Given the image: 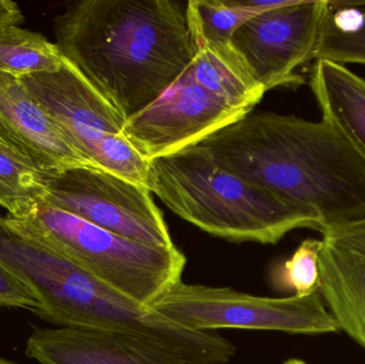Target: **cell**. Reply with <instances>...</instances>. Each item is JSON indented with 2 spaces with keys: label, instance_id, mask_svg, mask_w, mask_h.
Listing matches in <instances>:
<instances>
[{
  "label": "cell",
  "instance_id": "obj_1",
  "mask_svg": "<svg viewBox=\"0 0 365 364\" xmlns=\"http://www.w3.org/2000/svg\"><path fill=\"white\" fill-rule=\"evenodd\" d=\"M60 53L125 122L153 104L197 51L187 2L81 0L53 21Z\"/></svg>",
  "mask_w": 365,
  "mask_h": 364
},
{
  "label": "cell",
  "instance_id": "obj_2",
  "mask_svg": "<svg viewBox=\"0 0 365 364\" xmlns=\"http://www.w3.org/2000/svg\"><path fill=\"white\" fill-rule=\"evenodd\" d=\"M197 145L325 230L365 218V160L324 120L250 113Z\"/></svg>",
  "mask_w": 365,
  "mask_h": 364
},
{
  "label": "cell",
  "instance_id": "obj_3",
  "mask_svg": "<svg viewBox=\"0 0 365 364\" xmlns=\"http://www.w3.org/2000/svg\"><path fill=\"white\" fill-rule=\"evenodd\" d=\"M147 187L182 219L235 243L274 245L295 229L325 230L317 216L221 168L200 145L150 160Z\"/></svg>",
  "mask_w": 365,
  "mask_h": 364
},
{
  "label": "cell",
  "instance_id": "obj_4",
  "mask_svg": "<svg viewBox=\"0 0 365 364\" xmlns=\"http://www.w3.org/2000/svg\"><path fill=\"white\" fill-rule=\"evenodd\" d=\"M6 219L15 230L145 307L179 284L186 266V256L175 245H145L51 205H40L24 219Z\"/></svg>",
  "mask_w": 365,
  "mask_h": 364
},
{
  "label": "cell",
  "instance_id": "obj_5",
  "mask_svg": "<svg viewBox=\"0 0 365 364\" xmlns=\"http://www.w3.org/2000/svg\"><path fill=\"white\" fill-rule=\"evenodd\" d=\"M21 80L91 164L147 187L149 162L126 139L125 120L68 60L57 72L40 73Z\"/></svg>",
  "mask_w": 365,
  "mask_h": 364
},
{
  "label": "cell",
  "instance_id": "obj_6",
  "mask_svg": "<svg viewBox=\"0 0 365 364\" xmlns=\"http://www.w3.org/2000/svg\"><path fill=\"white\" fill-rule=\"evenodd\" d=\"M150 308L168 320L197 331L217 329L281 331L324 335L340 331L319 291L307 296L270 298L230 288L181 281Z\"/></svg>",
  "mask_w": 365,
  "mask_h": 364
},
{
  "label": "cell",
  "instance_id": "obj_7",
  "mask_svg": "<svg viewBox=\"0 0 365 364\" xmlns=\"http://www.w3.org/2000/svg\"><path fill=\"white\" fill-rule=\"evenodd\" d=\"M45 204L145 245L173 247L162 212L145 186L94 167L44 175Z\"/></svg>",
  "mask_w": 365,
  "mask_h": 364
},
{
  "label": "cell",
  "instance_id": "obj_8",
  "mask_svg": "<svg viewBox=\"0 0 365 364\" xmlns=\"http://www.w3.org/2000/svg\"><path fill=\"white\" fill-rule=\"evenodd\" d=\"M329 10V1L289 0L242 24L232 36L230 47L264 91L300 85L304 79L296 70L314 60Z\"/></svg>",
  "mask_w": 365,
  "mask_h": 364
},
{
  "label": "cell",
  "instance_id": "obj_9",
  "mask_svg": "<svg viewBox=\"0 0 365 364\" xmlns=\"http://www.w3.org/2000/svg\"><path fill=\"white\" fill-rule=\"evenodd\" d=\"M250 113L197 83L188 66L158 100L125 122L123 132L150 162L197 145Z\"/></svg>",
  "mask_w": 365,
  "mask_h": 364
},
{
  "label": "cell",
  "instance_id": "obj_10",
  "mask_svg": "<svg viewBox=\"0 0 365 364\" xmlns=\"http://www.w3.org/2000/svg\"><path fill=\"white\" fill-rule=\"evenodd\" d=\"M319 293L344 331L365 350V218L324 231Z\"/></svg>",
  "mask_w": 365,
  "mask_h": 364
},
{
  "label": "cell",
  "instance_id": "obj_11",
  "mask_svg": "<svg viewBox=\"0 0 365 364\" xmlns=\"http://www.w3.org/2000/svg\"><path fill=\"white\" fill-rule=\"evenodd\" d=\"M0 136L44 175L78 167L98 168L70 142L23 80L4 72H0Z\"/></svg>",
  "mask_w": 365,
  "mask_h": 364
},
{
  "label": "cell",
  "instance_id": "obj_12",
  "mask_svg": "<svg viewBox=\"0 0 365 364\" xmlns=\"http://www.w3.org/2000/svg\"><path fill=\"white\" fill-rule=\"evenodd\" d=\"M26 355L41 364H187L177 355L121 333L87 329H36Z\"/></svg>",
  "mask_w": 365,
  "mask_h": 364
},
{
  "label": "cell",
  "instance_id": "obj_13",
  "mask_svg": "<svg viewBox=\"0 0 365 364\" xmlns=\"http://www.w3.org/2000/svg\"><path fill=\"white\" fill-rule=\"evenodd\" d=\"M311 89L324 121L332 126L365 160V80L342 64L317 60Z\"/></svg>",
  "mask_w": 365,
  "mask_h": 364
},
{
  "label": "cell",
  "instance_id": "obj_14",
  "mask_svg": "<svg viewBox=\"0 0 365 364\" xmlns=\"http://www.w3.org/2000/svg\"><path fill=\"white\" fill-rule=\"evenodd\" d=\"M195 81L233 106L252 110L264 91L229 49L197 48L189 66Z\"/></svg>",
  "mask_w": 365,
  "mask_h": 364
},
{
  "label": "cell",
  "instance_id": "obj_15",
  "mask_svg": "<svg viewBox=\"0 0 365 364\" xmlns=\"http://www.w3.org/2000/svg\"><path fill=\"white\" fill-rule=\"evenodd\" d=\"M48 198L44 175L0 136V207L24 219Z\"/></svg>",
  "mask_w": 365,
  "mask_h": 364
},
{
  "label": "cell",
  "instance_id": "obj_16",
  "mask_svg": "<svg viewBox=\"0 0 365 364\" xmlns=\"http://www.w3.org/2000/svg\"><path fill=\"white\" fill-rule=\"evenodd\" d=\"M314 60L365 64V1H329Z\"/></svg>",
  "mask_w": 365,
  "mask_h": 364
},
{
  "label": "cell",
  "instance_id": "obj_17",
  "mask_svg": "<svg viewBox=\"0 0 365 364\" xmlns=\"http://www.w3.org/2000/svg\"><path fill=\"white\" fill-rule=\"evenodd\" d=\"M64 60L57 45L42 34L17 26L0 28V72L23 79L57 72Z\"/></svg>",
  "mask_w": 365,
  "mask_h": 364
},
{
  "label": "cell",
  "instance_id": "obj_18",
  "mask_svg": "<svg viewBox=\"0 0 365 364\" xmlns=\"http://www.w3.org/2000/svg\"><path fill=\"white\" fill-rule=\"evenodd\" d=\"M257 16L237 0H190L187 2L189 29L197 48H230L234 32Z\"/></svg>",
  "mask_w": 365,
  "mask_h": 364
},
{
  "label": "cell",
  "instance_id": "obj_19",
  "mask_svg": "<svg viewBox=\"0 0 365 364\" xmlns=\"http://www.w3.org/2000/svg\"><path fill=\"white\" fill-rule=\"evenodd\" d=\"M322 241H302L291 259L272 271V279L277 288L294 291L298 296H307L319 291V254Z\"/></svg>",
  "mask_w": 365,
  "mask_h": 364
},
{
  "label": "cell",
  "instance_id": "obj_20",
  "mask_svg": "<svg viewBox=\"0 0 365 364\" xmlns=\"http://www.w3.org/2000/svg\"><path fill=\"white\" fill-rule=\"evenodd\" d=\"M0 308H21L36 310L32 293L12 274L0 265Z\"/></svg>",
  "mask_w": 365,
  "mask_h": 364
},
{
  "label": "cell",
  "instance_id": "obj_21",
  "mask_svg": "<svg viewBox=\"0 0 365 364\" xmlns=\"http://www.w3.org/2000/svg\"><path fill=\"white\" fill-rule=\"evenodd\" d=\"M24 15L19 4L11 0H0V28L23 23Z\"/></svg>",
  "mask_w": 365,
  "mask_h": 364
},
{
  "label": "cell",
  "instance_id": "obj_22",
  "mask_svg": "<svg viewBox=\"0 0 365 364\" xmlns=\"http://www.w3.org/2000/svg\"><path fill=\"white\" fill-rule=\"evenodd\" d=\"M284 364H307L304 361L298 360V359H292V360L287 361Z\"/></svg>",
  "mask_w": 365,
  "mask_h": 364
},
{
  "label": "cell",
  "instance_id": "obj_23",
  "mask_svg": "<svg viewBox=\"0 0 365 364\" xmlns=\"http://www.w3.org/2000/svg\"><path fill=\"white\" fill-rule=\"evenodd\" d=\"M0 364H16V363H11V361L4 360V359L0 358Z\"/></svg>",
  "mask_w": 365,
  "mask_h": 364
}]
</instances>
